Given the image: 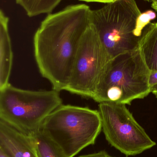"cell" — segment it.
Segmentation results:
<instances>
[{
	"mask_svg": "<svg viewBox=\"0 0 157 157\" xmlns=\"http://www.w3.org/2000/svg\"><path fill=\"white\" fill-rule=\"evenodd\" d=\"M87 5L68 6L49 14L34 37V55L39 71L53 89L65 90L81 40L90 24Z\"/></svg>",
	"mask_w": 157,
	"mask_h": 157,
	"instance_id": "obj_1",
	"label": "cell"
},
{
	"mask_svg": "<svg viewBox=\"0 0 157 157\" xmlns=\"http://www.w3.org/2000/svg\"><path fill=\"white\" fill-rule=\"evenodd\" d=\"M150 74L139 48L118 55L108 63L92 99L99 103L130 105L151 93Z\"/></svg>",
	"mask_w": 157,
	"mask_h": 157,
	"instance_id": "obj_2",
	"label": "cell"
},
{
	"mask_svg": "<svg viewBox=\"0 0 157 157\" xmlns=\"http://www.w3.org/2000/svg\"><path fill=\"white\" fill-rule=\"evenodd\" d=\"M40 129L56 143L66 157H74L95 144L102 124L98 110L62 104L46 118Z\"/></svg>",
	"mask_w": 157,
	"mask_h": 157,
	"instance_id": "obj_3",
	"label": "cell"
},
{
	"mask_svg": "<svg viewBox=\"0 0 157 157\" xmlns=\"http://www.w3.org/2000/svg\"><path fill=\"white\" fill-rule=\"evenodd\" d=\"M61 105L60 91L53 89L28 90L9 83L0 89V120L27 135L39 130Z\"/></svg>",
	"mask_w": 157,
	"mask_h": 157,
	"instance_id": "obj_4",
	"label": "cell"
},
{
	"mask_svg": "<svg viewBox=\"0 0 157 157\" xmlns=\"http://www.w3.org/2000/svg\"><path fill=\"white\" fill-rule=\"evenodd\" d=\"M141 13L135 0H117L91 10L90 23L110 59L139 48L141 37L134 31Z\"/></svg>",
	"mask_w": 157,
	"mask_h": 157,
	"instance_id": "obj_5",
	"label": "cell"
},
{
	"mask_svg": "<svg viewBox=\"0 0 157 157\" xmlns=\"http://www.w3.org/2000/svg\"><path fill=\"white\" fill-rule=\"evenodd\" d=\"M98 111L106 140L127 156L140 155L156 144L125 104L102 102Z\"/></svg>",
	"mask_w": 157,
	"mask_h": 157,
	"instance_id": "obj_6",
	"label": "cell"
},
{
	"mask_svg": "<svg viewBox=\"0 0 157 157\" xmlns=\"http://www.w3.org/2000/svg\"><path fill=\"white\" fill-rule=\"evenodd\" d=\"M110 60L90 24L81 40L65 90L92 98Z\"/></svg>",
	"mask_w": 157,
	"mask_h": 157,
	"instance_id": "obj_7",
	"label": "cell"
},
{
	"mask_svg": "<svg viewBox=\"0 0 157 157\" xmlns=\"http://www.w3.org/2000/svg\"><path fill=\"white\" fill-rule=\"evenodd\" d=\"M0 149L10 157H38L29 136L1 120Z\"/></svg>",
	"mask_w": 157,
	"mask_h": 157,
	"instance_id": "obj_8",
	"label": "cell"
},
{
	"mask_svg": "<svg viewBox=\"0 0 157 157\" xmlns=\"http://www.w3.org/2000/svg\"><path fill=\"white\" fill-rule=\"evenodd\" d=\"M9 18L0 12V89L9 83L13 61L11 38L8 30Z\"/></svg>",
	"mask_w": 157,
	"mask_h": 157,
	"instance_id": "obj_9",
	"label": "cell"
},
{
	"mask_svg": "<svg viewBox=\"0 0 157 157\" xmlns=\"http://www.w3.org/2000/svg\"><path fill=\"white\" fill-rule=\"evenodd\" d=\"M139 49L148 70L157 71V22L150 23L143 30Z\"/></svg>",
	"mask_w": 157,
	"mask_h": 157,
	"instance_id": "obj_10",
	"label": "cell"
},
{
	"mask_svg": "<svg viewBox=\"0 0 157 157\" xmlns=\"http://www.w3.org/2000/svg\"><path fill=\"white\" fill-rule=\"evenodd\" d=\"M28 135L38 157H66L61 147L40 129Z\"/></svg>",
	"mask_w": 157,
	"mask_h": 157,
	"instance_id": "obj_11",
	"label": "cell"
},
{
	"mask_svg": "<svg viewBox=\"0 0 157 157\" xmlns=\"http://www.w3.org/2000/svg\"><path fill=\"white\" fill-rule=\"evenodd\" d=\"M29 17L42 14H50L61 0H15Z\"/></svg>",
	"mask_w": 157,
	"mask_h": 157,
	"instance_id": "obj_12",
	"label": "cell"
},
{
	"mask_svg": "<svg viewBox=\"0 0 157 157\" xmlns=\"http://www.w3.org/2000/svg\"><path fill=\"white\" fill-rule=\"evenodd\" d=\"M156 14L153 10H147L146 12L141 13L136 20V26L134 31L135 35L136 36L140 37L143 29L151 23L152 20L156 17Z\"/></svg>",
	"mask_w": 157,
	"mask_h": 157,
	"instance_id": "obj_13",
	"label": "cell"
},
{
	"mask_svg": "<svg viewBox=\"0 0 157 157\" xmlns=\"http://www.w3.org/2000/svg\"><path fill=\"white\" fill-rule=\"evenodd\" d=\"M150 93L157 98V71L150 72L149 78Z\"/></svg>",
	"mask_w": 157,
	"mask_h": 157,
	"instance_id": "obj_14",
	"label": "cell"
},
{
	"mask_svg": "<svg viewBox=\"0 0 157 157\" xmlns=\"http://www.w3.org/2000/svg\"><path fill=\"white\" fill-rule=\"evenodd\" d=\"M78 157H114L109 155L106 151L102 150L96 153L92 154H87V155H82Z\"/></svg>",
	"mask_w": 157,
	"mask_h": 157,
	"instance_id": "obj_15",
	"label": "cell"
},
{
	"mask_svg": "<svg viewBox=\"0 0 157 157\" xmlns=\"http://www.w3.org/2000/svg\"><path fill=\"white\" fill-rule=\"evenodd\" d=\"M79 1L87 2H100L106 4L114 2V0H79Z\"/></svg>",
	"mask_w": 157,
	"mask_h": 157,
	"instance_id": "obj_16",
	"label": "cell"
},
{
	"mask_svg": "<svg viewBox=\"0 0 157 157\" xmlns=\"http://www.w3.org/2000/svg\"><path fill=\"white\" fill-rule=\"evenodd\" d=\"M152 2L151 6L153 9H155L157 12V0H154Z\"/></svg>",
	"mask_w": 157,
	"mask_h": 157,
	"instance_id": "obj_17",
	"label": "cell"
},
{
	"mask_svg": "<svg viewBox=\"0 0 157 157\" xmlns=\"http://www.w3.org/2000/svg\"><path fill=\"white\" fill-rule=\"evenodd\" d=\"M0 157H10L7 155L6 153H5L2 149H0Z\"/></svg>",
	"mask_w": 157,
	"mask_h": 157,
	"instance_id": "obj_18",
	"label": "cell"
},
{
	"mask_svg": "<svg viewBox=\"0 0 157 157\" xmlns=\"http://www.w3.org/2000/svg\"><path fill=\"white\" fill-rule=\"evenodd\" d=\"M144 1H146V2H152L153 1H154V0H144Z\"/></svg>",
	"mask_w": 157,
	"mask_h": 157,
	"instance_id": "obj_19",
	"label": "cell"
},
{
	"mask_svg": "<svg viewBox=\"0 0 157 157\" xmlns=\"http://www.w3.org/2000/svg\"><path fill=\"white\" fill-rule=\"evenodd\" d=\"M117 1V0H114V1Z\"/></svg>",
	"mask_w": 157,
	"mask_h": 157,
	"instance_id": "obj_20",
	"label": "cell"
}]
</instances>
